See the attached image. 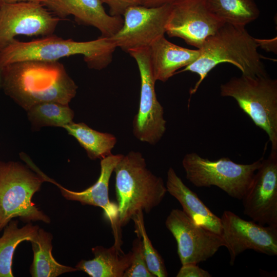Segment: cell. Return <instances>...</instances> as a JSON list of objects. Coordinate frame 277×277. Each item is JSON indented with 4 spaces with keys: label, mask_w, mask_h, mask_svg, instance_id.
<instances>
[{
    "label": "cell",
    "mask_w": 277,
    "mask_h": 277,
    "mask_svg": "<svg viewBox=\"0 0 277 277\" xmlns=\"http://www.w3.org/2000/svg\"><path fill=\"white\" fill-rule=\"evenodd\" d=\"M206 1L210 11L225 23L245 26L260 16V10L254 0Z\"/></svg>",
    "instance_id": "23"
},
{
    "label": "cell",
    "mask_w": 277,
    "mask_h": 277,
    "mask_svg": "<svg viewBox=\"0 0 277 277\" xmlns=\"http://www.w3.org/2000/svg\"><path fill=\"white\" fill-rule=\"evenodd\" d=\"M149 48L128 53L136 62L141 77L139 108L134 116L132 126L133 135L138 140L154 145L166 131V121L164 108L156 97V81L150 64Z\"/></svg>",
    "instance_id": "8"
},
{
    "label": "cell",
    "mask_w": 277,
    "mask_h": 277,
    "mask_svg": "<svg viewBox=\"0 0 277 277\" xmlns=\"http://www.w3.org/2000/svg\"><path fill=\"white\" fill-rule=\"evenodd\" d=\"M63 128L75 138L92 160H102L112 154L111 151L117 142L113 134L96 131L82 122H73Z\"/></svg>",
    "instance_id": "21"
},
{
    "label": "cell",
    "mask_w": 277,
    "mask_h": 277,
    "mask_svg": "<svg viewBox=\"0 0 277 277\" xmlns=\"http://www.w3.org/2000/svg\"><path fill=\"white\" fill-rule=\"evenodd\" d=\"M176 277H211L207 271L200 268L197 264H187L182 266Z\"/></svg>",
    "instance_id": "28"
},
{
    "label": "cell",
    "mask_w": 277,
    "mask_h": 277,
    "mask_svg": "<svg viewBox=\"0 0 277 277\" xmlns=\"http://www.w3.org/2000/svg\"><path fill=\"white\" fill-rule=\"evenodd\" d=\"M220 94L231 97L256 126L267 133L277 150V80L268 75L233 77L221 84Z\"/></svg>",
    "instance_id": "6"
},
{
    "label": "cell",
    "mask_w": 277,
    "mask_h": 277,
    "mask_svg": "<svg viewBox=\"0 0 277 277\" xmlns=\"http://www.w3.org/2000/svg\"><path fill=\"white\" fill-rule=\"evenodd\" d=\"M150 61L154 80L165 82L182 68L193 63L200 50L185 48L169 42L163 35L149 48Z\"/></svg>",
    "instance_id": "17"
},
{
    "label": "cell",
    "mask_w": 277,
    "mask_h": 277,
    "mask_svg": "<svg viewBox=\"0 0 277 277\" xmlns=\"http://www.w3.org/2000/svg\"><path fill=\"white\" fill-rule=\"evenodd\" d=\"M27 112L28 118L35 130L47 126L64 128L73 122L74 115L69 105L55 102L35 104Z\"/></svg>",
    "instance_id": "24"
},
{
    "label": "cell",
    "mask_w": 277,
    "mask_h": 277,
    "mask_svg": "<svg viewBox=\"0 0 277 277\" xmlns=\"http://www.w3.org/2000/svg\"><path fill=\"white\" fill-rule=\"evenodd\" d=\"M224 23L210 11L206 0H176L171 4L166 33L200 49Z\"/></svg>",
    "instance_id": "11"
},
{
    "label": "cell",
    "mask_w": 277,
    "mask_h": 277,
    "mask_svg": "<svg viewBox=\"0 0 277 277\" xmlns=\"http://www.w3.org/2000/svg\"><path fill=\"white\" fill-rule=\"evenodd\" d=\"M171 4L150 8L142 5L129 7L123 16L121 28L109 38L124 51L149 48L166 33Z\"/></svg>",
    "instance_id": "10"
},
{
    "label": "cell",
    "mask_w": 277,
    "mask_h": 277,
    "mask_svg": "<svg viewBox=\"0 0 277 277\" xmlns=\"http://www.w3.org/2000/svg\"><path fill=\"white\" fill-rule=\"evenodd\" d=\"M116 46L109 37L77 42L53 34L29 42L14 39L0 51V68L24 61H58L61 58L83 55L90 69L102 70L111 62Z\"/></svg>",
    "instance_id": "4"
},
{
    "label": "cell",
    "mask_w": 277,
    "mask_h": 277,
    "mask_svg": "<svg viewBox=\"0 0 277 277\" xmlns=\"http://www.w3.org/2000/svg\"><path fill=\"white\" fill-rule=\"evenodd\" d=\"M242 200L245 215L261 225L277 226V150L263 159Z\"/></svg>",
    "instance_id": "14"
},
{
    "label": "cell",
    "mask_w": 277,
    "mask_h": 277,
    "mask_svg": "<svg viewBox=\"0 0 277 277\" xmlns=\"http://www.w3.org/2000/svg\"><path fill=\"white\" fill-rule=\"evenodd\" d=\"M109 8V14L112 16H123L129 7L141 5L140 0H101Z\"/></svg>",
    "instance_id": "27"
},
{
    "label": "cell",
    "mask_w": 277,
    "mask_h": 277,
    "mask_svg": "<svg viewBox=\"0 0 277 277\" xmlns=\"http://www.w3.org/2000/svg\"><path fill=\"white\" fill-rule=\"evenodd\" d=\"M123 154H111L101 160L100 175L97 181L91 186L82 191L67 189L43 172L41 175L45 182H50L58 187L62 195L67 200L79 202L83 205H91L101 207L104 215L111 225L114 233V244H122L120 229L117 224V205L111 202L109 199V183L112 172Z\"/></svg>",
    "instance_id": "15"
},
{
    "label": "cell",
    "mask_w": 277,
    "mask_h": 277,
    "mask_svg": "<svg viewBox=\"0 0 277 277\" xmlns=\"http://www.w3.org/2000/svg\"><path fill=\"white\" fill-rule=\"evenodd\" d=\"M92 252V260H82L75 266L78 271H84L91 277H123L133 258L132 251L124 254L121 247L114 244L108 248L95 246Z\"/></svg>",
    "instance_id": "19"
},
{
    "label": "cell",
    "mask_w": 277,
    "mask_h": 277,
    "mask_svg": "<svg viewBox=\"0 0 277 277\" xmlns=\"http://www.w3.org/2000/svg\"><path fill=\"white\" fill-rule=\"evenodd\" d=\"M3 3H12L19 2H32L42 3L44 0H2Z\"/></svg>",
    "instance_id": "30"
},
{
    "label": "cell",
    "mask_w": 277,
    "mask_h": 277,
    "mask_svg": "<svg viewBox=\"0 0 277 277\" xmlns=\"http://www.w3.org/2000/svg\"><path fill=\"white\" fill-rule=\"evenodd\" d=\"M60 21L41 3H3L0 7V51L16 36L53 34Z\"/></svg>",
    "instance_id": "9"
},
{
    "label": "cell",
    "mask_w": 277,
    "mask_h": 277,
    "mask_svg": "<svg viewBox=\"0 0 277 277\" xmlns=\"http://www.w3.org/2000/svg\"><path fill=\"white\" fill-rule=\"evenodd\" d=\"M141 5L146 7L154 8L171 4L176 0H140Z\"/></svg>",
    "instance_id": "29"
},
{
    "label": "cell",
    "mask_w": 277,
    "mask_h": 277,
    "mask_svg": "<svg viewBox=\"0 0 277 277\" xmlns=\"http://www.w3.org/2000/svg\"><path fill=\"white\" fill-rule=\"evenodd\" d=\"M41 4L60 19L73 15L77 23L97 29L103 37L112 36L123 24L122 16L106 12L101 0H44Z\"/></svg>",
    "instance_id": "16"
},
{
    "label": "cell",
    "mask_w": 277,
    "mask_h": 277,
    "mask_svg": "<svg viewBox=\"0 0 277 277\" xmlns=\"http://www.w3.org/2000/svg\"><path fill=\"white\" fill-rule=\"evenodd\" d=\"M167 191L181 204L183 212L196 224L221 235L220 217L214 214L198 195L170 167L167 173Z\"/></svg>",
    "instance_id": "18"
},
{
    "label": "cell",
    "mask_w": 277,
    "mask_h": 277,
    "mask_svg": "<svg viewBox=\"0 0 277 277\" xmlns=\"http://www.w3.org/2000/svg\"><path fill=\"white\" fill-rule=\"evenodd\" d=\"M2 3H3L2 1L0 0V7H1V5L2 4Z\"/></svg>",
    "instance_id": "32"
},
{
    "label": "cell",
    "mask_w": 277,
    "mask_h": 277,
    "mask_svg": "<svg viewBox=\"0 0 277 277\" xmlns=\"http://www.w3.org/2000/svg\"><path fill=\"white\" fill-rule=\"evenodd\" d=\"M45 182L26 165L15 162H0V231L14 217L24 222L50 219L32 202L33 195Z\"/></svg>",
    "instance_id": "5"
},
{
    "label": "cell",
    "mask_w": 277,
    "mask_h": 277,
    "mask_svg": "<svg viewBox=\"0 0 277 277\" xmlns=\"http://www.w3.org/2000/svg\"><path fill=\"white\" fill-rule=\"evenodd\" d=\"M114 171L120 229L138 211L148 213L159 205L167 191L163 180L147 168L140 152L131 151L123 155Z\"/></svg>",
    "instance_id": "3"
},
{
    "label": "cell",
    "mask_w": 277,
    "mask_h": 277,
    "mask_svg": "<svg viewBox=\"0 0 277 277\" xmlns=\"http://www.w3.org/2000/svg\"><path fill=\"white\" fill-rule=\"evenodd\" d=\"M134 222L135 232L141 237L144 255L149 270L155 277L168 276L164 261L150 240L144 225L143 211H138L132 219Z\"/></svg>",
    "instance_id": "25"
},
{
    "label": "cell",
    "mask_w": 277,
    "mask_h": 277,
    "mask_svg": "<svg viewBox=\"0 0 277 277\" xmlns=\"http://www.w3.org/2000/svg\"><path fill=\"white\" fill-rule=\"evenodd\" d=\"M3 82V67L0 68V88L2 87Z\"/></svg>",
    "instance_id": "31"
},
{
    "label": "cell",
    "mask_w": 277,
    "mask_h": 277,
    "mask_svg": "<svg viewBox=\"0 0 277 277\" xmlns=\"http://www.w3.org/2000/svg\"><path fill=\"white\" fill-rule=\"evenodd\" d=\"M17 220H11L4 228L0 238V277H13L12 264L16 247L25 241L31 242L36 235L39 227L28 223L19 228Z\"/></svg>",
    "instance_id": "22"
},
{
    "label": "cell",
    "mask_w": 277,
    "mask_h": 277,
    "mask_svg": "<svg viewBox=\"0 0 277 277\" xmlns=\"http://www.w3.org/2000/svg\"><path fill=\"white\" fill-rule=\"evenodd\" d=\"M133 242V258L123 277H155L148 269L144 255L141 238L137 235Z\"/></svg>",
    "instance_id": "26"
},
{
    "label": "cell",
    "mask_w": 277,
    "mask_h": 277,
    "mask_svg": "<svg viewBox=\"0 0 277 277\" xmlns=\"http://www.w3.org/2000/svg\"><path fill=\"white\" fill-rule=\"evenodd\" d=\"M52 235L39 228L35 237L30 242L33 252V262L30 272L32 277H56L62 274L78 271L75 267L58 263L52 254Z\"/></svg>",
    "instance_id": "20"
},
{
    "label": "cell",
    "mask_w": 277,
    "mask_h": 277,
    "mask_svg": "<svg viewBox=\"0 0 277 277\" xmlns=\"http://www.w3.org/2000/svg\"><path fill=\"white\" fill-rule=\"evenodd\" d=\"M165 225L176 240L182 265L206 261L225 247L221 235L196 224L180 209L171 210Z\"/></svg>",
    "instance_id": "13"
},
{
    "label": "cell",
    "mask_w": 277,
    "mask_h": 277,
    "mask_svg": "<svg viewBox=\"0 0 277 277\" xmlns=\"http://www.w3.org/2000/svg\"><path fill=\"white\" fill-rule=\"evenodd\" d=\"M245 27L225 23L205 40L197 58L177 72L190 71L199 75V80L190 90V94L196 92L208 73L222 63L235 66L243 75H268L261 60L264 57L257 51L260 47L258 39L250 35Z\"/></svg>",
    "instance_id": "2"
},
{
    "label": "cell",
    "mask_w": 277,
    "mask_h": 277,
    "mask_svg": "<svg viewBox=\"0 0 277 277\" xmlns=\"http://www.w3.org/2000/svg\"><path fill=\"white\" fill-rule=\"evenodd\" d=\"M2 88L27 111L46 102L69 105L78 87L58 61H24L3 67Z\"/></svg>",
    "instance_id": "1"
},
{
    "label": "cell",
    "mask_w": 277,
    "mask_h": 277,
    "mask_svg": "<svg viewBox=\"0 0 277 277\" xmlns=\"http://www.w3.org/2000/svg\"><path fill=\"white\" fill-rule=\"evenodd\" d=\"M220 219L221 235L228 250L231 265L248 249L270 256L277 255V226L245 220L229 210L224 211Z\"/></svg>",
    "instance_id": "12"
},
{
    "label": "cell",
    "mask_w": 277,
    "mask_h": 277,
    "mask_svg": "<svg viewBox=\"0 0 277 277\" xmlns=\"http://www.w3.org/2000/svg\"><path fill=\"white\" fill-rule=\"evenodd\" d=\"M263 157L242 164L227 157L211 161L195 152L185 155L182 165L186 179L197 187L215 186L232 198L242 200L250 187Z\"/></svg>",
    "instance_id": "7"
}]
</instances>
